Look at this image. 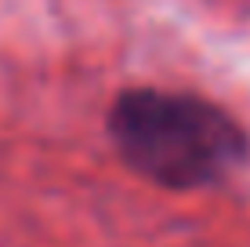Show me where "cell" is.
I'll use <instances>...</instances> for the list:
<instances>
[{"instance_id": "6da1fadb", "label": "cell", "mask_w": 250, "mask_h": 247, "mask_svg": "<svg viewBox=\"0 0 250 247\" xmlns=\"http://www.w3.org/2000/svg\"><path fill=\"white\" fill-rule=\"evenodd\" d=\"M109 135L138 175L167 189L214 185L247 157V135L225 109L182 91H124L109 109Z\"/></svg>"}]
</instances>
